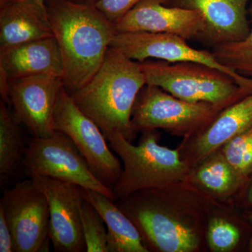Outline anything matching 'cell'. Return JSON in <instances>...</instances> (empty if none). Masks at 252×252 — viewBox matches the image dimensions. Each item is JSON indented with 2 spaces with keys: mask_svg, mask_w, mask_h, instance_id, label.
I'll return each mask as SVG.
<instances>
[{
  "mask_svg": "<svg viewBox=\"0 0 252 252\" xmlns=\"http://www.w3.org/2000/svg\"><path fill=\"white\" fill-rule=\"evenodd\" d=\"M19 123L6 103H0V185H6L20 165H23L25 151L18 128Z\"/></svg>",
  "mask_w": 252,
  "mask_h": 252,
  "instance_id": "19",
  "label": "cell"
},
{
  "mask_svg": "<svg viewBox=\"0 0 252 252\" xmlns=\"http://www.w3.org/2000/svg\"><path fill=\"white\" fill-rule=\"evenodd\" d=\"M252 0H167L165 4L195 10L203 16L205 29L197 40L215 47L245 39L250 34L248 5Z\"/></svg>",
  "mask_w": 252,
  "mask_h": 252,
  "instance_id": "14",
  "label": "cell"
},
{
  "mask_svg": "<svg viewBox=\"0 0 252 252\" xmlns=\"http://www.w3.org/2000/svg\"><path fill=\"white\" fill-rule=\"evenodd\" d=\"M14 252L13 237L4 210L0 207V252Z\"/></svg>",
  "mask_w": 252,
  "mask_h": 252,
  "instance_id": "26",
  "label": "cell"
},
{
  "mask_svg": "<svg viewBox=\"0 0 252 252\" xmlns=\"http://www.w3.org/2000/svg\"><path fill=\"white\" fill-rule=\"evenodd\" d=\"M81 2L87 3V4H94L97 0H81Z\"/></svg>",
  "mask_w": 252,
  "mask_h": 252,
  "instance_id": "28",
  "label": "cell"
},
{
  "mask_svg": "<svg viewBox=\"0 0 252 252\" xmlns=\"http://www.w3.org/2000/svg\"><path fill=\"white\" fill-rule=\"evenodd\" d=\"M145 85L140 63L110 47L92 79L70 95L81 112L97 124L106 138L117 132L131 142L136 132L132 110Z\"/></svg>",
  "mask_w": 252,
  "mask_h": 252,
  "instance_id": "2",
  "label": "cell"
},
{
  "mask_svg": "<svg viewBox=\"0 0 252 252\" xmlns=\"http://www.w3.org/2000/svg\"><path fill=\"white\" fill-rule=\"evenodd\" d=\"M195 179L204 187L217 193L230 191L241 180L223 155L205 162L196 172Z\"/></svg>",
  "mask_w": 252,
  "mask_h": 252,
  "instance_id": "21",
  "label": "cell"
},
{
  "mask_svg": "<svg viewBox=\"0 0 252 252\" xmlns=\"http://www.w3.org/2000/svg\"><path fill=\"white\" fill-rule=\"evenodd\" d=\"M54 130L67 135L87 162L94 175L113 189L123 171L108 141L97 124L81 112L63 88L54 117Z\"/></svg>",
  "mask_w": 252,
  "mask_h": 252,
  "instance_id": "6",
  "label": "cell"
},
{
  "mask_svg": "<svg viewBox=\"0 0 252 252\" xmlns=\"http://www.w3.org/2000/svg\"><path fill=\"white\" fill-rule=\"evenodd\" d=\"M227 107L205 102H187L158 86L146 84L136 99L132 121L136 132L158 128L189 132L212 122L220 109Z\"/></svg>",
  "mask_w": 252,
  "mask_h": 252,
  "instance_id": "7",
  "label": "cell"
},
{
  "mask_svg": "<svg viewBox=\"0 0 252 252\" xmlns=\"http://www.w3.org/2000/svg\"><path fill=\"white\" fill-rule=\"evenodd\" d=\"M248 198L250 203L252 204V185L250 187V190H249Z\"/></svg>",
  "mask_w": 252,
  "mask_h": 252,
  "instance_id": "29",
  "label": "cell"
},
{
  "mask_svg": "<svg viewBox=\"0 0 252 252\" xmlns=\"http://www.w3.org/2000/svg\"><path fill=\"white\" fill-rule=\"evenodd\" d=\"M154 193L140 190L119 199L117 205L135 223L144 244L164 252L194 251L198 246L195 232L167 211Z\"/></svg>",
  "mask_w": 252,
  "mask_h": 252,
  "instance_id": "8",
  "label": "cell"
},
{
  "mask_svg": "<svg viewBox=\"0 0 252 252\" xmlns=\"http://www.w3.org/2000/svg\"><path fill=\"white\" fill-rule=\"evenodd\" d=\"M167 0H143L117 21V32L168 33L197 39L205 29L198 11L165 4Z\"/></svg>",
  "mask_w": 252,
  "mask_h": 252,
  "instance_id": "13",
  "label": "cell"
},
{
  "mask_svg": "<svg viewBox=\"0 0 252 252\" xmlns=\"http://www.w3.org/2000/svg\"><path fill=\"white\" fill-rule=\"evenodd\" d=\"M0 73L9 81L44 74L63 78L62 59L54 36L0 50Z\"/></svg>",
  "mask_w": 252,
  "mask_h": 252,
  "instance_id": "15",
  "label": "cell"
},
{
  "mask_svg": "<svg viewBox=\"0 0 252 252\" xmlns=\"http://www.w3.org/2000/svg\"><path fill=\"white\" fill-rule=\"evenodd\" d=\"M223 156L240 179L252 173V127L224 144Z\"/></svg>",
  "mask_w": 252,
  "mask_h": 252,
  "instance_id": "23",
  "label": "cell"
},
{
  "mask_svg": "<svg viewBox=\"0 0 252 252\" xmlns=\"http://www.w3.org/2000/svg\"><path fill=\"white\" fill-rule=\"evenodd\" d=\"M251 221L252 223V215L251 217ZM250 250H251V251L252 252V240H251V243H250Z\"/></svg>",
  "mask_w": 252,
  "mask_h": 252,
  "instance_id": "30",
  "label": "cell"
},
{
  "mask_svg": "<svg viewBox=\"0 0 252 252\" xmlns=\"http://www.w3.org/2000/svg\"><path fill=\"white\" fill-rule=\"evenodd\" d=\"M0 207L12 234L14 252L47 251L51 241L49 203L31 178L5 190Z\"/></svg>",
  "mask_w": 252,
  "mask_h": 252,
  "instance_id": "9",
  "label": "cell"
},
{
  "mask_svg": "<svg viewBox=\"0 0 252 252\" xmlns=\"http://www.w3.org/2000/svg\"><path fill=\"white\" fill-rule=\"evenodd\" d=\"M27 175L44 176L103 194L115 201L112 189L94 175L71 139L55 130L46 137H33L25 151Z\"/></svg>",
  "mask_w": 252,
  "mask_h": 252,
  "instance_id": "5",
  "label": "cell"
},
{
  "mask_svg": "<svg viewBox=\"0 0 252 252\" xmlns=\"http://www.w3.org/2000/svg\"><path fill=\"white\" fill-rule=\"evenodd\" d=\"M82 195L103 219L107 230L109 252H148L135 223L114 200L103 194L81 188Z\"/></svg>",
  "mask_w": 252,
  "mask_h": 252,
  "instance_id": "17",
  "label": "cell"
},
{
  "mask_svg": "<svg viewBox=\"0 0 252 252\" xmlns=\"http://www.w3.org/2000/svg\"><path fill=\"white\" fill-rule=\"evenodd\" d=\"M143 0H97L94 6L115 23Z\"/></svg>",
  "mask_w": 252,
  "mask_h": 252,
  "instance_id": "25",
  "label": "cell"
},
{
  "mask_svg": "<svg viewBox=\"0 0 252 252\" xmlns=\"http://www.w3.org/2000/svg\"><path fill=\"white\" fill-rule=\"evenodd\" d=\"M110 47L122 51L127 57L138 63L149 59L169 63L193 62L215 68L236 81L239 85L252 89V78L244 77L225 67L212 51L194 49L187 39L168 33L117 32Z\"/></svg>",
  "mask_w": 252,
  "mask_h": 252,
  "instance_id": "10",
  "label": "cell"
},
{
  "mask_svg": "<svg viewBox=\"0 0 252 252\" xmlns=\"http://www.w3.org/2000/svg\"><path fill=\"white\" fill-rule=\"evenodd\" d=\"M45 195L50 211L49 238L55 251L86 252L81 223V187L44 176L30 177Z\"/></svg>",
  "mask_w": 252,
  "mask_h": 252,
  "instance_id": "11",
  "label": "cell"
},
{
  "mask_svg": "<svg viewBox=\"0 0 252 252\" xmlns=\"http://www.w3.org/2000/svg\"><path fill=\"white\" fill-rule=\"evenodd\" d=\"M34 2L36 3V4L39 5L41 8H42L43 9L46 10V0H32Z\"/></svg>",
  "mask_w": 252,
  "mask_h": 252,
  "instance_id": "27",
  "label": "cell"
},
{
  "mask_svg": "<svg viewBox=\"0 0 252 252\" xmlns=\"http://www.w3.org/2000/svg\"><path fill=\"white\" fill-rule=\"evenodd\" d=\"M155 130L144 131L137 146L120 132L106 138L124 165L112 189L116 198H126L140 190H162L185 179L187 167L179 152L158 144Z\"/></svg>",
  "mask_w": 252,
  "mask_h": 252,
  "instance_id": "3",
  "label": "cell"
},
{
  "mask_svg": "<svg viewBox=\"0 0 252 252\" xmlns=\"http://www.w3.org/2000/svg\"><path fill=\"white\" fill-rule=\"evenodd\" d=\"M140 65L147 85L187 102L229 106L252 94V89L239 85L225 73L200 63L147 60Z\"/></svg>",
  "mask_w": 252,
  "mask_h": 252,
  "instance_id": "4",
  "label": "cell"
},
{
  "mask_svg": "<svg viewBox=\"0 0 252 252\" xmlns=\"http://www.w3.org/2000/svg\"></svg>",
  "mask_w": 252,
  "mask_h": 252,
  "instance_id": "31",
  "label": "cell"
},
{
  "mask_svg": "<svg viewBox=\"0 0 252 252\" xmlns=\"http://www.w3.org/2000/svg\"><path fill=\"white\" fill-rule=\"evenodd\" d=\"M251 30L245 39L212 48V54L225 67L244 77L252 78V1L248 7Z\"/></svg>",
  "mask_w": 252,
  "mask_h": 252,
  "instance_id": "20",
  "label": "cell"
},
{
  "mask_svg": "<svg viewBox=\"0 0 252 252\" xmlns=\"http://www.w3.org/2000/svg\"><path fill=\"white\" fill-rule=\"evenodd\" d=\"M240 231L234 225L220 218H215L209 225V245L213 251L229 252L238 245Z\"/></svg>",
  "mask_w": 252,
  "mask_h": 252,
  "instance_id": "24",
  "label": "cell"
},
{
  "mask_svg": "<svg viewBox=\"0 0 252 252\" xmlns=\"http://www.w3.org/2000/svg\"><path fill=\"white\" fill-rule=\"evenodd\" d=\"M252 127V94L230 104L217 116L197 140L199 158L209 157L220 146Z\"/></svg>",
  "mask_w": 252,
  "mask_h": 252,
  "instance_id": "18",
  "label": "cell"
},
{
  "mask_svg": "<svg viewBox=\"0 0 252 252\" xmlns=\"http://www.w3.org/2000/svg\"><path fill=\"white\" fill-rule=\"evenodd\" d=\"M46 14L62 59L64 89L72 94L102 66L115 25L94 4L72 0H46Z\"/></svg>",
  "mask_w": 252,
  "mask_h": 252,
  "instance_id": "1",
  "label": "cell"
},
{
  "mask_svg": "<svg viewBox=\"0 0 252 252\" xmlns=\"http://www.w3.org/2000/svg\"><path fill=\"white\" fill-rule=\"evenodd\" d=\"M83 233L88 252H109L107 230L103 219L84 198L81 208Z\"/></svg>",
  "mask_w": 252,
  "mask_h": 252,
  "instance_id": "22",
  "label": "cell"
},
{
  "mask_svg": "<svg viewBox=\"0 0 252 252\" xmlns=\"http://www.w3.org/2000/svg\"><path fill=\"white\" fill-rule=\"evenodd\" d=\"M54 36L46 10L32 0H0V50Z\"/></svg>",
  "mask_w": 252,
  "mask_h": 252,
  "instance_id": "16",
  "label": "cell"
},
{
  "mask_svg": "<svg viewBox=\"0 0 252 252\" xmlns=\"http://www.w3.org/2000/svg\"><path fill=\"white\" fill-rule=\"evenodd\" d=\"M63 88V78L52 74L10 81L9 102L14 117L34 137H49L55 132V109Z\"/></svg>",
  "mask_w": 252,
  "mask_h": 252,
  "instance_id": "12",
  "label": "cell"
}]
</instances>
